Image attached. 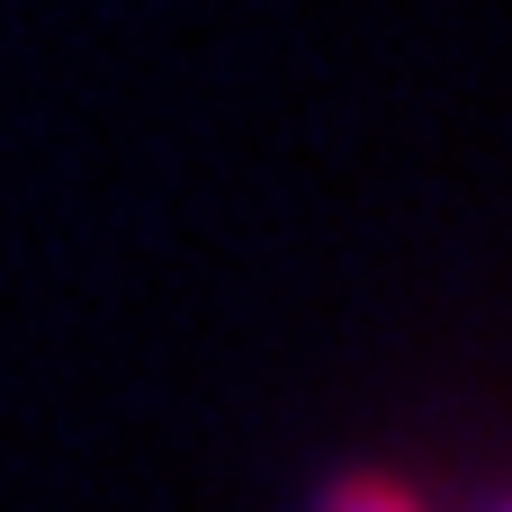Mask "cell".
Returning <instances> with one entry per match:
<instances>
[{"mask_svg": "<svg viewBox=\"0 0 512 512\" xmlns=\"http://www.w3.org/2000/svg\"><path fill=\"white\" fill-rule=\"evenodd\" d=\"M315 512H432L405 477H387V468H342L324 495H315Z\"/></svg>", "mask_w": 512, "mask_h": 512, "instance_id": "obj_1", "label": "cell"}]
</instances>
